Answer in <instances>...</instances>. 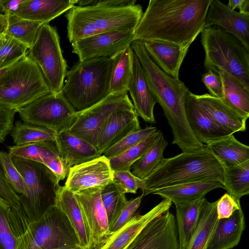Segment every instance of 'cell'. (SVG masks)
Here are the masks:
<instances>
[{
    "label": "cell",
    "instance_id": "1",
    "mask_svg": "<svg viewBox=\"0 0 249 249\" xmlns=\"http://www.w3.org/2000/svg\"><path fill=\"white\" fill-rule=\"evenodd\" d=\"M212 0H150L135 40H161L189 48L204 28Z\"/></svg>",
    "mask_w": 249,
    "mask_h": 249
},
{
    "label": "cell",
    "instance_id": "2",
    "mask_svg": "<svg viewBox=\"0 0 249 249\" xmlns=\"http://www.w3.org/2000/svg\"><path fill=\"white\" fill-rule=\"evenodd\" d=\"M144 71L149 86L157 103L161 107L173 134L172 144L182 152L203 148L189 125L185 103L190 92L183 82L162 71L151 59L142 41L135 40L130 45Z\"/></svg>",
    "mask_w": 249,
    "mask_h": 249
},
{
    "label": "cell",
    "instance_id": "3",
    "mask_svg": "<svg viewBox=\"0 0 249 249\" xmlns=\"http://www.w3.org/2000/svg\"><path fill=\"white\" fill-rule=\"evenodd\" d=\"M8 222L16 249H69L80 247L77 236L63 213L54 206L38 220L30 222L20 206L9 207Z\"/></svg>",
    "mask_w": 249,
    "mask_h": 249
},
{
    "label": "cell",
    "instance_id": "4",
    "mask_svg": "<svg viewBox=\"0 0 249 249\" xmlns=\"http://www.w3.org/2000/svg\"><path fill=\"white\" fill-rule=\"evenodd\" d=\"M224 173V167L205 145L198 150L164 158L149 176L139 179V188L146 196L157 189L188 182L214 180L223 183Z\"/></svg>",
    "mask_w": 249,
    "mask_h": 249
},
{
    "label": "cell",
    "instance_id": "5",
    "mask_svg": "<svg viewBox=\"0 0 249 249\" xmlns=\"http://www.w3.org/2000/svg\"><path fill=\"white\" fill-rule=\"evenodd\" d=\"M118 55L78 61L67 72L60 92L75 112L96 105L110 94V81Z\"/></svg>",
    "mask_w": 249,
    "mask_h": 249
},
{
    "label": "cell",
    "instance_id": "6",
    "mask_svg": "<svg viewBox=\"0 0 249 249\" xmlns=\"http://www.w3.org/2000/svg\"><path fill=\"white\" fill-rule=\"evenodd\" d=\"M142 14V8L138 4L122 7L75 5L65 15L67 37L72 43L96 34L135 31Z\"/></svg>",
    "mask_w": 249,
    "mask_h": 249
},
{
    "label": "cell",
    "instance_id": "7",
    "mask_svg": "<svg viewBox=\"0 0 249 249\" xmlns=\"http://www.w3.org/2000/svg\"><path fill=\"white\" fill-rule=\"evenodd\" d=\"M201 34L204 66L207 71L215 72L222 69L249 89V50L237 37L222 29L209 27Z\"/></svg>",
    "mask_w": 249,
    "mask_h": 249
},
{
    "label": "cell",
    "instance_id": "8",
    "mask_svg": "<svg viewBox=\"0 0 249 249\" xmlns=\"http://www.w3.org/2000/svg\"><path fill=\"white\" fill-rule=\"evenodd\" d=\"M12 159L25 183L24 193L18 195L20 205L30 222L37 221L55 206L59 181L42 163L17 157Z\"/></svg>",
    "mask_w": 249,
    "mask_h": 249
},
{
    "label": "cell",
    "instance_id": "9",
    "mask_svg": "<svg viewBox=\"0 0 249 249\" xmlns=\"http://www.w3.org/2000/svg\"><path fill=\"white\" fill-rule=\"evenodd\" d=\"M51 92L39 67L27 55L0 76V106L18 110Z\"/></svg>",
    "mask_w": 249,
    "mask_h": 249
},
{
    "label": "cell",
    "instance_id": "10",
    "mask_svg": "<svg viewBox=\"0 0 249 249\" xmlns=\"http://www.w3.org/2000/svg\"><path fill=\"white\" fill-rule=\"evenodd\" d=\"M27 55L39 67L51 92H60L68 71L56 29L43 23Z\"/></svg>",
    "mask_w": 249,
    "mask_h": 249
},
{
    "label": "cell",
    "instance_id": "11",
    "mask_svg": "<svg viewBox=\"0 0 249 249\" xmlns=\"http://www.w3.org/2000/svg\"><path fill=\"white\" fill-rule=\"evenodd\" d=\"M22 121L57 132L67 130L76 112L60 92H50L17 110Z\"/></svg>",
    "mask_w": 249,
    "mask_h": 249
},
{
    "label": "cell",
    "instance_id": "12",
    "mask_svg": "<svg viewBox=\"0 0 249 249\" xmlns=\"http://www.w3.org/2000/svg\"><path fill=\"white\" fill-rule=\"evenodd\" d=\"M120 110H135L127 93L110 94L96 105L79 112L66 131L96 147L98 134L109 116Z\"/></svg>",
    "mask_w": 249,
    "mask_h": 249
},
{
    "label": "cell",
    "instance_id": "13",
    "mask_svg": "<svg viewBox=\"0 0 249 249\" xmlns=\"http://www.w3.org/2000/svg\"><path fill=\"white\" fill-rule=\"evenodd\" d=\"M100 191L101 188L92 187L74 193L88 233L89 249H100L110 235Z\"/></svg>",
    "mask_w": 249,
    "mask_h": 249
},
{
    "label": "cell",
    "instance_id": "14",
    "mask_svg": "<svg viewBox=\"0 0 249 249\" xmlns=\"http://www.w3.org/2000/svg\"><path fill=\"white\" fill-rule=\"evenodd\" d=\"M134 40V31L106 32L72 43V52L77 55L79 61L111 57L125 49Z\"/></svg>",
    "mask_w": 249,
    "mask_h": 249
},
{
    "label": "cell",
    "instance_id": "15",
    "mask_svg": "<svg viewBox=\"0 0 249 249\" xmlns=\"http://www.w3.org/2000/svg\"><path fill=\"white\" fill-rule=\"evenodd\" d=\"M127 249H179L174 215L168 211L151 221Z\"/></svg>",
    "mask_w": 249,
    "mask_h": 249
},
{
    "label": "cell",
    "instance_id": "16",
    "mask_svg": "<svg viewBox=\"0 0 249 249\" xmlns=\"http://www.w3.org/2000/svg\"><path fill=\"white\" fill-rule=\"evenodd\" d=\"M109 160L103 155L71 168L65 186L75 193L86 189L102 188L112 181Z\"/></svg>",
    "mask_w": 249,
    "mask_h": 249
},
{
    "label": "cell",
    "instance_id": "17",
    "mask_svg": "<svg viewBox=\"0 0 249 249\" xmlns=\"http://www.w3.org/2000/svg\"><path fill=\"white\" fill-rule=\"evenodd\" d=\"M217 25L237 37L249 50V15L231 9L218 0H212L204 28Z\"/></svg>",
    "mask_w": 249,
    "mask_h": 249
},
{
    "label": "cell",
    "instance_id": "18",
    "mask_svg": "<svg viewBox=\"0 0 249 249\" xmlns=\"http://www.w3.org/2000/svg\"><path fill=\"white\" fill-rule=\"evenodd\" d=\"M141 129L135 110H120L112 113L98 134L96 148L102 155L127 135Z\"/></svg>",
    "mask_w": 249,
    "mask_h": 249
},
{
    "label": "cell",
    "instance_id": "19",
    "mask_svg": "<svg viewBox=\"0 0 249 249\" xmlns=\"http://www.w3.org/2000/svg\"><path fill=\"white\" fill-rule=\"evenodd\" d=\"M172 202L163 199L146 213L133 216L118 231L111 233L100 249H127L143 229L152 220L169 211Z\"/></svg>",
    "mask_w": 249,
    "mask_h": 249
},
{
    "label": "cell",
    "instance_id": "20",
    "mask_svg": "<svg viewBox=\"0 0 249 249\" xmlns=\"http://www.w3.org/2000/svg\"><path fill=\"white\" fill-rule=\"evenodd\" d=\"M8 148L12 157H19L44 164L56 175L59 181L67 177L55 141L15 145Z\"/></svg>",
    "mask_w": 249,
    "mask_h": 249
},
{
    "label": "cell",
    "instance_id": "21",
    "mask_svg": "<svg viewBox=\"0 0 249 249\" xmlns=\"http://www.w3.org/2000/svg\"><path fill=\"white\" fill-rule=\"evenodd\" d=\"M55 141L67 176L71 168L102 155L95 146L66 130L57 132Z\"/></svg>",
    "mask_w": 249,
    "mask_h": 249
},
{
    "label": "cell",
    "instance_id": "22",
    "mask_svg": "<svg viewBox=\"0 0 249 249\" xmlns=\"http://www.w3.org/2000/svg\"><path fill=\"white\" fill-rule=\"evenodd\" d=\"M128 91L130 94L138 116L147 123L155 124L156 121L153 111L157 102L143 68L134 53L132 73L128 86Z\"/></svg>",
    "mask_w": 249,
    "mask_h": 249
},
{
    "label": "cell",
    "instance_id": "23",
    "mask_svg": "<svg viewBox=\"0 0 249 249\" xmlns=\"http://www.w3.org/2000/svg\"><path fill=\"white\" fill-rule=\"evenodd\" d=\"M185 111L190 128L201 143L208 144L229 136L231 132L216 124L198 105L195 94L189 92L185 103Z\"/></svg>",
    "mask_w": 249,
    "mask_h": 249
},
{
    "label": "cell",
    "instance_id": "24",
    "mask_svg": "<svg viewBox=\"0 0 249 249\" xmlns=\"http://www.w3.org/2000/svg\"><path fill=\"white\" fill-rule=\"evenodd\" d=\"M198 105L218 125L233 134L246 130L247 119L226 104L222 99L206 93L196 95Z\"/></svg>",
    "mask_w": 249,
    "mask_h": 249
},
{
    "label": "cell",
    "instance_id": "25",
    "mask_svg": "<svg viewBox=\"0 0 249 249\" xmlns=\"http://www.w3.org/2000/svg\"><path fill=\"white\" fill-rule=\"evenodd\" d=\"M141 41L153 61L165 72L179 79L180 68L189 48L161 40Z\"/></svg>",
    "mask_w": 249,
    "mask_h": 249
},
{
    "label": "cell",
    "instance_id": "26",
    "mask_svg": "<svg viewBox=\"0 0 249 249\" xmlns=\"http://www.w3.org/2000/svg\"><path fill=\"white\" fill-rule=\"evenodd\" d=\"M78 0H25L12 15L42 23L49 22L69 11Z\"/></svg>",
    "mask_w": 249,
    "mask_h": 249
},
{
    "label": "cell",
    "instance_id": "27",
    "mask_svg": "<svg viewBox=\"0 0 249 249\" xmlns=\"http://www.w3.org/2000/svg\"><path fill=\"white\" fill-rule=\"evenodd\" d=\"M246 227L242 208L227 218L218 219L208 249H231L239 243Z\"/></svg>",
    "mask_w": 249,
    "mask_h": 249
},
{
    "label": "cell",
    "instance_id": "28",
    "mask_svg": "<svg viewBox=\"0 0 249 249\" xmlns=\"http://www.w3.org/2000/svg\"><path fill=\"white\" fill-rule=\"evenodd\" d=\"M217 188L225 190L223 182L209 180L191 182L157 189L151 194L157 195L174 204L205 197L211 191Z\"/></svg>",
    "mask_w": 249,
    "mask_h": 249
},
{
    "label": "cell",
    "instance_id": "29",
    "mask_svg": "<svg viewBox=\"0 0 249 249\" xmlns=\"http://www.w3.org/2000/svg\"><path fill=\"white\" fill-rule=\"evenodd\" d=\"M55 206L69 220L77 236L80 246L84 249H89L88 233L74 193L65 186H60L57 192Z\"/></svg>",
    "mask_w": 249,
    "mask_h": 249
},
{
    "label": "cell",
    "instance_id": "30",
    "mask_svg": "<svg viewBox=\"0 0 249 249\" xmlns=\"http://www.w3.org/2000/svg\"><path fill=\"white\" fill-rule=\"evenodd\" d=\"M206 198L175 203L179 249H185L197 227Z\"/></svg>",
    "mask_w": 249,
    "mask_h": 249
},
{
    "label": "cell",
    "instance_id": "31",
    "mask_svg": "<svg viewBox=\"0 0 249 249\" xmlns=\"http://www.w3.org/2000/svg\"><path fill=\"white\" fill-rule=\"evenodd\" d=\"M224 168L249 160V147L231 134L206 145Z\"/></svg>",
    "mask_w": 249,
    "mask_h": 249
},
{
    "label": "cell",
    "instance_id": "32",
    "mask_svg": "<svg viewBox=\"0 0 249 249\" xmlns=\"http://www.w3.org/2000/svg\"><path fill=\"white\" fill-rule=\"evenodd\" d=\"M215 73L220 77L223 87L222 101L242 117H249V89L226 71L218 69Z\"/></svg>",
    "mask_w": 249,
    "mask_h": 249
},
{
    "label": "cell",
    "instance_id": "33",
    "mask_svg": "<svg viewBox=\"0 0 249 249\" xmlns=\"http://www.w3.org/2000/svg\"><path fill=\"white\" fill-rule=\"evenodd\" d=\"M217 201L210 202L205 199L198 224L185 249H208L218 220Z\"/></svg>",
    "mask_w": 249,
    "mask_h": 249
},
{
    "label": "cell",
    "instance_id": "34",
    "mask_svg": "<svg viewBox=\"0 0 249 249\" xmlns=\"http://www.w3.org/2000/svg\"><path fill=\"white\" fill-rule=\"evenodd\" d=\"M133 53L130 45L118 53L110 81V94L127 93L132 73Z\"/></svg>",
    "mask_w": 249,
    "mask_h": 249
},
{
    "label": "cell",
    "instance_id": "35",
    "mask_svg": "<svg viewBox=\"0 0 249 249\" xmlns=\"http://www.w3.org/2000/svg\"><path fill=\"white\" fill-rule=\"evenodd\" d=\"M168 144L162 134L146 153L132 165V173L140 179L149 176L162 161L163 152Z\"/></svg>",
    "mask_w": 249,
    "mask_h": 249
},
{
    "label": "cell",
    "instance_id": "36",
    "mask_svg": "<svg viewBox=\"0 0 249 249\" xmlns=\"http://www.w3.org/2000/svg\"><path fill=\"white\" fill-rule=\"evenodd\" d=\"M224 185L230 195L238 200L249 194V160L224 168Z\"/></svg>",
    "mask_w": 249,
    "mask_h": 249
},
{
    "label": "cell",
    "instance_id": "37",
    "mask_svg": "<svg viewBox=\"0 0 249 249\" xmlns=\"http://www.w3.org/2000/svg\"><path fill=\"white\" fill-rule=\"evenodd\" d=\"M6 16L7 26L5 34L26 45L29 49L35 41L43 23L21 18L13 15Z\"/></svg>",
    "mask_w": 249,
    "mask_h": 249
},
{
    "label": "cell",
    "instance_id": "38",
    "mask_svg": "<svg viewBox=\"0 0 249 249\" xmlns=\"http://www.w3.org/2000/svg\"><path fill=\"white\" fill-rule=\"evenodd\" d=\"M57 132L21 121L15 123L10 132L15 145L46 141H55Z\"/></svg>",
    "mask_w": 249,
    "mask_h": 249
},
{
    "label": "cell",
    "instance_id": "39",
    "mask_svg": "<svg viewBox=\"0 0 249 249\" xmlns=\"http://www.w3.org/2000/svg\"><path fill=\"white\" fill-rule=\"evenodd\" d=\"M161 134V132L158 130L138 144L108 159L112 170H130L133 164L146 153Z\"/></svg>",
    "mask_w": 249,
    "mask_h": 249
},
{
    "label": "cell",
    "instance_id": "40",
    "mask_svg": "<svg viewBox=\"0 0 249 249\" xmlns=\"http://www.w3.org/2000/svg\"><path fill=\"white\" fill-rule=\"evenodd\" d=\"M100 196L107 214L109 229L127 199L125 193L113 181L101 188Z\"/></svg>",
    "mask_w": 249,
    "mask_h": 249
},
{
    "label": "cell",
    "instance_id": "41",
    "mask_svg": "<svg viewBox=\"0 0 249 249\" xmlns=\"http://www.w3.org/2000/svg\"><path fill=\"white\" fill-rule=\"evenodd\" d=\"M29 47L17 39L5 35L0 48V69L8 68L27 55Z\"/></svg>",
    "mask_w": 249,
    "mask_h": 249
},
{
    "label": "cell",
    "instance_id": "42",
    "mask_svg": "<svg viewBox=\"0 0 249 249\" xmlns=\"http://www.w3.org/2000/svg\"><path fill=\"white\" fill-rule=\"evenodd\" d=\"M157 130L156 127L150 126L131 133L107 149L102 155L108 159L116 156L138 144Z\"/></svg>",
    "mask_w": 249,
    "mask_h": 249
},
{
    "label": "cell",
    "instance_id": "43",
    "mask_svg": "<svg viewBox=\"0 0 249 249\" xmlns=\"http://www.w3.org/2000/svg\"><path fill=\"white\" fill-rule=\"evenodd\" d=\"M12 157L5 151H0V163L5 178L12 189L17 194L24 193L25 183L24 179L15 166Z\"/></svg>",
    "mask_w": 249,
    "mask_h": 249
},
{
    "label": "cell",
    "instance_id": "44",
    "mask_svg": "<svg viewBox=\"0 0 249 249\" xmlns=\"http://www.w3.org/2000/svg\"><path fill=\"white\" fill-rule=\"evenodd\" d=\"M9 207L0 198V249H16V240L7 218Z\"/></svg>",
    "mask_w": 249,
    "mask_h": 249
},
{
    "label": "cell",
    "instance_id": "45",
    "mask_svg": "<svg viewBox=\"0 0 249 249\" xmlns=\"http://www.w3.org/2000/svg\"><path fill=\"white\" fill-rule=\"evenodd\" d=\"M143 196L142 194L135 198L127 200L117 217L109 228L110 234L118 231L130 220L140 207Z\"/></svg>",
    "mask_w": 249,
    "mask_h": 249
},
{
    "label": "cell",
    "instance_id": "46",
    "mask_svg": "<svg viewBox=\"0 0 249 249\" xmlns=\"http://www.w3.org/2000/svg\"><path fill=\"white\" fill-rule=\"evenodd\" d=\"M139 179L130 170L113 171L112 181L125 193L136 194L139 189Z\"/></svg>",
    "mask_w": 249,
    "mask_h": 249
},
{
    "label": "cell",
    "instance_id": "47",
    "mask_svg": "<svg viewBox=\"0 0 249 249\" xmlns=\"http://www.w3.org/2000/svg\"><path fill=\"white\" fill-rule=\"evenodd\" d=\"M241 208L240 200L236 199L228 193H225L218 199L216 205L217 219L229 218L234 211Z\"/></svg>",
    "mask_w": 249,
    "mask_h": 249
},
{
    "label": "cell",
    "instance_id": "48",
    "mask_svg": "<svg viewBox=\"0 0 249 249\" xmlns=\"http://www.w3.org/2000/svg\"><path fill=\"white\" fill-rule=\"evenodd\" d=\"M0 198L5 201L11 208H18L21 205L19 196L7 182L0 163Z\"/></svg>",
    "mask_w": 249,
    "mask_h": 249
},
{
    "label": "cell",
    "instance_id": "49",
    "mask_svg": "<svg viewBox=\"0 0 249 249\" xmlns=\"http://www.w3.org/2000/svg\"><path fill=\"white\" fill-rule=\"evenodd\" d=\"M202 81L211 96L222 99L224 97L223 87L219 75L212 71L203 75Z\"/></svg>",
    "mask_w": 249,
    "mask_h": 249
},
{
    "label": "cell",
    "instance_id": "50",
    "mask_svg": "<svg viewBox=\"0 0 249 249\" xmlns=\"http://www.w3.org/2000/svg\"><path fill=\"white\" fill-rule=\"evenodd\" d=\"M16 109H10L0 106V142H2L6 136L10 133L14 126Z\"/></svg>",
    "mask_w": 249,
    "mask_h": 249
},
{
    "label": "cell",
    "instance_id": "51",
    "mask_svg": "<svg viewBox=\"0 0 249 249\" xmlns=\"http://www.w3.org/2000/svg\"><path fill=\"white\" fill-rule=\"evenodd\" d=\"M135 0H81L77 4L79 6L101 5L108 7H122L136 4Z\"/></svg>",
    "mask_w": 249,
    "mask_h": 249
},
{
    "label": "cell",
    "instance_id": "52",
    "mask_svg": "<svg viewBox=\"0 0 249 249\" xmlns=\"http://www.w3.org/2000/svg\"><path fill=\"white\" fill-rule=\"evenodd\" d=\"M25 0H0V10L5 15L13 14Z\"/></svg>",
    "mask_w": 249,
    "mask_h": 249
},
{
    "label": "cell",
    "instance_id": "53",
    "mask_svg": "<svg viewBox=\"0 0 249 249\" xmlns=\"http://www.w3.org/2000/svg\"><path fill=\"white\" fill-rule=\"evenodd\" d=\"M227 5L232 10L238 8L239 13L249 15V0H230Z\"/></svg>",
    "mask_w": 249,
    "mask_h": 249
},
{
    "label": "cell",
    "instance_id": "54",
    "mask_svg": "<svg viewBox=\"0 0 249 249\" xmlns=\"http://www.w3.org/2000/svg\"><path fill=\"white\" fill-rule=\"evenodd\" d=\"M7 26V17L0 13V33H4Z\"/></svg>",
    "mask_w": 249,
    "mask_h": 249
},
{
    "label": "cell",
    "instance_id": "55",
    "mask_svg": "<svg viewBox=\"0 0 249 249\" xmlns=\"http://www.w3.org/2000/svg\"><path fill=\"white\" fill-rule=\"evenodd\" d=\"M5 39V33H0V48Z\"/></svg>",
    "mask_w": 249,
    "mask_h": 249
},
{
    "label": "cell",
    "instance_id": "56",
    "mask_svg": "<svg viewBox=\"0 0 249 249\" xmlns=\"http://www.w3.org/2000/svg\"><path fill=\"white\" fill-rule=\"evenodd\" d=\"M8 68H1L0 69V76L3 74V73L4 72H5V71L7 70V69Z\"/></svg>",
    "mask_w": 249,
    "mask_h": 249
},
{
    "label": "cell",
    "instance_id": "57",
    "mask_svg": "<svg viewBox=\"0 0 249 249\" xmlns=\"http://www.w3.org/2000/svg\"><path fill=\"white\" fill-rule=\"evenodd\" d=\"M84 249L82 248L81 247H78V248H73V249Z\"/></svg>",
    "mask_w": 249,
    "mask_h": 249
}]
</instances>
